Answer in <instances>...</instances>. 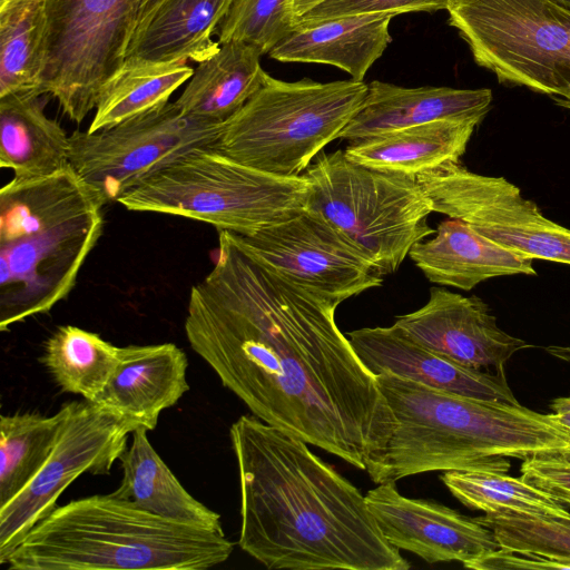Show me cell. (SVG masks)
Instances as JSON below:
<instances>
[{"label": "cell", "mask_w": 570, "mask_h": 570, "mask_svg": "<svg viewBox=\"0 0 570 570\" xmlns=\"http://www.w3.org/2000/svg\"><path fill=\"white\" fill-rule=\"evenodd\" d=\"M337 304L289 282L219 232L189 293V345L253 415L365 470L395 429L377 377L335 320Z\"/></svg>", "instance_id": "cell-1"}, {"label": "cell", "mask_w": 570, "mask_h": 570, "mask_svg": "<svg viewBox=\"0 0 570 570\" xmlns=\"http://www.w3.org/2000/svg\"><path fill=\"white\" fill-rule=\"evenodd\" d=\"M240 487L239 547L267 569L407 570L365 495L308 443L253 414L230 426Z\"/></svg>", "instance_id": "cell-2"}, {"label": "cell", "mask_w": 570, "mask_h": 570, "mask_svg": "<svg viewBox=\"0 0 570 570\" xmlns=\"http://www.w3.org/2000/svg\"><path fill=\"white\" fill-rule=\"evenodd\" d=\"M376 377L396 422L366 463L376 484L433 471L507 472L510 458L523 461L570 446V429L552 413L443 392L392 373Z\"/></svg>", "instance_id": "cell-3"}, {"label": "cell", "mask_w": 570, "mask_h": 570, "mask_svg": "<svg viewBox=\"0 0 570 570\" xmlns=\"http://www.w3.org/2000/svg\"><path fill=\"white\" fill-rule=\"evenodd\" d=\"M234 549L225 533L168 520L112 493L57 507L3 564L12 570H204Z\"/></svg>", "instance_id": "cell-4"}, {"label": "cell", "mask_w": 570, "mask_h": 570, "mask_svg": "<svg viewBox=\"0 0 570 570\" xmlns=\"http://www.w3.org/2000/svg\"><path fill=\"white\" fill-rule=\"evenodd\" d=\"M311 194L304 175H274L208 148L146 178L117 203L131 212L180 216L248 236L301 214Z\"/></svg>", "instance_id": "cell-5"}, {"label": "cell", "mask_w": 570, "mask_h": 570, "mask_svg": "<svg viewBox=\"0 0 570 570\" xmlns=\"http://www.w3.org/2000/svg\"><path fill=\"white\" fill-rule=\"evenodd\" d=\"M364 81H284L263 86L224 124L216 149L249 167L296 177L361 109Z\"/></svg>", "instance_id": "cell-6"}, {"label": "cell", "mask_w": 570, "mask_h": 570, "mask_svg": "<svg viewBox=\"0 0 570 570\" xmlns=\"http://www.w3.org/2000/svg\"><path fill=\"white\" fill-rule=\"evenodd\" d=\"M307 208L360 248L383 275L397 272L411 248L435 229L433 206L417 177L370 168L344 150L321 151L303 174Z\"/></svg>", "instance_id": "cell-7"}, {"label": "cell", "mask_w": 570, "mask_h": 570, "mask_svg": "<svg viewBox=\"0 0 570 570\" xmlns=\"http://www.w3.org/2000/svg\"><path fill=\"white\" fill-rule=\"evenodd\" d=\"M474 61L509 86L570 95V11L553 0H450Z\"/></svg>", "instance_id": "cell-8"}, {"label": "cell", "mask_w": 570, "mask_h": 570, "mask_svg": "<svg viewBox=\"0 0 570 570\" xmlns=\"http://www.w3.org/2000/svg\"><path fill=\"white\" fill-rule=\"evenodd\" d=\"M141 0H46L40 92L81 122L121 70Z\"/></svg>", "instance_id": "cell-9"}, {"label": "cell", "mask_w": 570, "mask_h": 570, "mask_svg": "<svg viewBox=\"0 0 570 570\" xmlns=\"http://www.w3.org/2000/svg\"><path fill=\"white\" fill-rule=\"evenodd\" d=\"M223 127L167 102L95 132L73 131L69 165L105 206L186 155L215 148Z\"/></svg>", "instance_id": "cell-10"}, {"label": "cell", "mask_w": 570, "mask_h": 570, "mask_svg": "<svg viewBox=\"0 0 570 570\" xmlns=\"http://www.w3.org/2000/svg\"><path fill=\"white\" fill-rule=\"evenodd\" d=\"M56 444L30 483L0 508V563L58 505L65 489L83 473L109 474L127 449L135 421L90 401L63 404Z\"/></svg>", "instance_id": "cell-11"}, {"label": "cell", "mask_w": 570, "mask_h": 570, "mask_svg": "<svg viewBox=\"0 0 570 570\" xmlns=\"http://www.w3.org/2000/svg\"><path fill=\"white\" fill-rule=\"evenodd\" d=\"M417 180L433 212L463 220L492 242L532 259L570 265V229L543 216L505 178L470 171L459 161Z\"/></svg>", "instance_id": "cell-12"}, {"label": "cell", "mask_w": 570, "mask_h": 570, "mask_svg": "<svg viewBox=\"0 0 570 570\" xmlns=\"http://www.w3.org/2000/svg\"><path fill=\"white\" fill-rule=\"evenodd\" d=\"M230 234L259 264L337 305L384 281L360 248L308 208L253 235Z\"/></svg>", "instance_id": "cell-13"}, {"label": "cell", "mask_w": 570, "mask_h": 570, "mask_svg": "<svg viewBox=\"0 0 570 570\" xmlns=\"http://www.w3.org/2000/svg\"><path fill=\"white\" fill-rule=\"evenodd\" d=\"M102 207L55 227L0 243V330L48 313L72 291L99 240Z\"/></svg>", "instance_id": "cell-14"}, {"label": "cell", "mask_w": 570, "mask_h": 570, "mask_svg": "<svg viewBox=\"0 0 570 570\" xmlns=\"http://www.w3.org/2000/svg\"><path fill=\"white\" fill-rule=\"evenodd\" d=\"M365 500L383 538L428 563L459 561L465 567L500 548L476 518L435 501L407 498L396 482L380 483Z\"/></svg>", "instance_id": "cell-15"}, {"label": "cell", "mask_w": 570, "mask_h": 570, "mask_svg": "<svg viewBox=\"0 0 570 570\" xmlns=\"http://www.w3.org/2000/svg\"><path fill=\"white\" fill-rule=\"evenodd\" d=\"M394 324L415 342L470 367L504 373L511 356L528 345L501 330L487 303L431 287L419 309L397 316Z\"/></svg>", "instance_id": "cell-16"}, {"label": "cell", "mask_w": 570, "mask_h": 570, "mask_svg": "<svg viewBox=\"0 0 570 570\" xmlns=\"http://www.w3.org/2000/svg\"><path fill=\"white\" fill-rule=\"evenodd\" d=\"M346 336L375 376L392 373L448 393L519 403L504 373L464 365L415 342L395 324L363 327Z\"/></svg>", "instance_id": "cell-17"}, {"label": "cell", "mask_w": 570, "mask_h": 570, "mask_svg": "<svg viewBox=\"0 0 570 570\" xmlns=\"http://www.w3.org/2000/svg\"><path fill=\"white\" fill-rule=\"evenodd\" d=\"M188 360L174 343L119 347L109 382L92 401L151 431L160 413L189 390Z\"/></svg>", "instance_id": "cell-18"}, {"label": "cell", "mask_w": 570, "mask_h": 570, "mask_svg": "<svg viewBox=\"0 0 570 570\" xmlns=\"http://www.w3.org/2000/svg\"><path fill=\"white\" fill-rule=\"evenodd\" d=\"M366 98L337 139L357 140L443 119L483 120L492 102L490 89L406 88L374 80Z\"/></svg>", "instance_id": "cell-19"}, {"label": "cell", "mask_w": 570, "mask_h": 570, "mask_svg": "<svg viewBox=\"0 0 570 570\" xmlns=\"http://www.w3.org/2000/svg\"><path fill=\"white\" fill-rule=\"evenodd\" d=\"M433 235L409 253L431 283L470 291L493 277L537 274L531 257L492 242L463 220L449 217Z\"/></svg>", "instance_id": "cell-20"}, {"label": "cell", "mask_w": 570, "mask_h": 570, "mask_svg": "<svg viewBox=\"0 0 570 570\" xmlns=\"http://www.w3.org/2000/svg\"><path fill=\"white\" fill-rule=\"evenodd\" d=\"M394 13L342 16L297 26L269 51L282 62L332 65L363 81L391 42Z\"/></svg>", "instance_id": "cell-21"}, {"label": "cell", "mask_w": 570, "mask_h": 570, "mask_svg": "<svg viewBox=\"0 0 570 570\" xmlns=\"http://www.w3.org/2000/svg\"><path fill=\"white\" fill-rule=\"evenodd\" d=\"M235 0H164L138 26L126 51L124 66L202 62L219 42L212 39ZM122 66V67H124Z\"/></svg>", "instance_id": "cell-22"}, {"label": "cell", "mask_w": 570, "mask_h": 570, "mask_svg": "<svg viewBox=\"0 0 570 570\" xmlns=\"http://www.w3.org/2000/svg\"><path fill=\"white\" fill-rule=\"evenodd\" d=\"M480 119H443L350 141L344 153L360 165L420 177L459 163Z\"/></svg>", "instance_id": "cell-23"}, {"label": "cell", "mask_w": 570, "mask_h": 570, "mask_svg": "<svg viewBox=\"0 0 570 570\" xmlns=\"http://www.w3.org/2000/svg\"><path fill=\"white\" fill-rule=\"evenodd\" d=\"M42 96L28 91L0 97V166L18 179L51 175L69 165L70 138L46 115Z\"/></svg>", "instance_id": "cell-24"}, {"label": "cell", "mask_w": 570, "mask_h": 570, "mask_svg": "<svg viewBox=\"0 0 570 570\" xmlns=\"http://www.w3.org/2000/svg\"><path fill=\"white\" fill-rule=\"evenodd\" d=\"M96 207L104 205L70 165L47 176L13 177L0 189V243L49 229Z\"/></svg>", "instance_id": "cell-25"}, {"label": "cell", "mask_w": 570, "mask_h": 570, "mask_svg": "<svg viewBox=\"0 0 570 570\" xmlns=\"http://www.w3.org/2000/svg\"><path fill=\"white\" fill-rule=\"evenodd\" d=\"M139 425L119 461L122 479L114 495L161 518L224 533L220 514L195 499L173 474Z\"/></svg>", "instance_id": "cell-26"}, {"label": "cell", "mask_w": 570, "mask_h": 570, "mask_svg": "<svg viewBox=\"0 0 570 570\" xmlns=\"http://www.w3.org/2000/svg\"><path fill=\"white\" fill-rule=\"evenodd\" d=\"M261 56L242 41L222 43L199 62L176 104L191 117L225 124L263 86L267 73L261 67Z\"/></svg>", "instance_id": "cell-27"}, {"label": "cell", "mask_w": 570, "mask_h": 570, "mask_svg": "<svg viewBox=\"0 0 570 570\" xmlns=\"http://www.w3.org/2000/svg\"><path fill=\"white\" fill-rule=\"evenodd\" d=\"M46 27V0H0V97L41 94Z\"/></svg>", "instance_id": "cell-28"}, {"label": "cell", "mask_w": 570, "mask_h": 570, "mask_svg": "<svg viewBox=\"0 0 570 570\" xmlns=\"http://www.w3.org/2000/svg\"><path fill=\"white\" fill-rule=\"evenodd\" d=\"M42 363L61 391L95 401L119 362V347L99 334L65 325L46 341Z\"/></svg>", "instance_id": "cell-29"}, {"label": "cell", "mask_w": 570, "mask_h": 570, "mask_svg": "<svg viewBox=\"0 0 570 570\" xmlns=\"http://www.w3.org/2000/svg\"><path fill=\"white\" fill-rule=\"evenodd\" d=\"M187 61L124 66L105 86L88 131L111 127L166 105L194 73Z\"/></svg>", "instance_id": "cell-30"}, {"label": "cell", "mask_w": 570, "mask_h": 570, "mask_svg": "<svg viewBox=\"0 0 570 570\" xmlns=\"http://www.w3.org/2000/svg\"><path fill=\"white\" fill-rule=\"evenodd\" d=\"M65 417L14 413L0 417V508L19 494L49 458Z\"/></svg>", "instance_id": "cell-31"}, {"label": "cell", "mask_w": 570, "mask_h": 570, "mask_svg": "<svg viewBox=\"0 0 570 570\" xmlns=\"http://www.w3.org/2000/svg\"><path fill=\"white\" fill-rule=\"evenodd\" d=\"M441 480L452 495L471 510L570 515L563 504L521 476L487 470H453L444 471Z\"/></svg>", "instance_id": "cell-32"}, {"label": "cell", "mask_w": 570, "mask_h": 570, "mask_svg": "<svg viewBox=\"0 0 570 570\" xmlns=\"http://www.w3.org/2000/svg\"><path fill=\"white\" fill-rule=\"evenodd\" d=\"M476 520L492 531L500 548L542 557L570 569V515L499 511Z\"/></svg>", "instance_id": "cell-33"}, {"label": "cell", "mask_w": 570, "mask_h": 570, "mask_svg": "<svg viewBox=\"0 0 570 570\" xmlns=\"http://www.w3.org/2000/svg\"><path fill=\"white\" fill-rule=\"evenodd\" d=\"M295 28L294 0H235L216 33L219 45L242 41L265 55Z\"/></svg>", "instance_id": "cell-34"}, {"label": "cell", "mask_w": 570, "mask_h": 570, "mask_svg": "<svg viewBox=\"0 0 570 570\" xmlns=\"http://www.w3.org/2000/svg\"><path fill=\"white\" fill-rule=\"evenodd\" d=\"M450 0H324L296 20V27L363 13H403L446 10Z\"/></svg>", "instance_id": "cell-35"}, {"label": "cell", "mask_w": 570, "mask_h": 570, "mask_svg": "<svg viewBox=\"0 0 570 570\" xmlns=\"http://www.w3.org/2000/svg\"><path fill=\"white\" fill-rule=\"evenodd\" d=\"M521 478L547 492L561 504L570 505V462L556 454L523 460Z\"/></svg>", "instance_id": "cell-36"}, {"label": "cell", "mask_w": 570, "mask_h": 570, "mask_svg": "<svg viewBox=\"0 0 570 570\" xmlns=\"http://www.w3.org/2000/svg\"><path fill=\"white\" fill-rule=\"evenodd\" d=\"M465 568L489 569H567L566 566L537 556H525L499 548L468 563Z\"/></svg>", "instance_id": "cell-37"}, {"label": "cell", "mask_w": 570, "mask_h": 570, "mask_svg": "<svg viewBox=\"0 0 570 570\" xmlns=\"http://www.w3.org/2000/svg\"><path fill=\"white\" fill-rule=\"evenodd\" d=\"M163 1L164 0H141L136 28L140 26Z\"/></svg>", "instance_id": "cell-38"}, {"label": "cell", "mask_w": 570, "mask_h": 570, "mask_svg": "<svg viewBox=\"0 0 570 570\" xmlns=\"http://www.w3.org/2000/svg\"><path fill=\"white\" fill-rule=\"evenodd\" d=\"M323 1L324 0H294V12L296 16V20L305 12L311 10L313 7Z\"/></svg>", "instance_id": "cell-39"}, {"label": "cell", "mask_w": 570, "mask_h": 570, "mask_svg": "<svg viewBox=\"0 0 570 570\" xmlns=\"http://www.w3.org/2000/svg\"><path fill=\"white\" fill-rule=\"evenodd\" d=\"M550 407L553 413L570 412V395L552 400Z\"/></svg>", "instance_id": "cell-40"}, {"label": "cell", "mask_w": 570, "mask_h": 570, "mask_svg": "<svg viewBox=\"0 0 570 570\" xmlns=\"http://www.w3.org/2000/svg\"><path fill=\"white\" fill-rule=\"evenodd\" d=\"M552 416L562 425L570 429V412L552 413Z\"/></svg>", "instance_id": "cell-41"}, {"label": "cell", "mask_w": 570, "mask_h": 570, "mask_svg": "<svg viewBox=\"0 0 570 570\" xmlns=\"http://www.w3.org/2000/svg\"><path fill=\"white\" fill-rule=\"evenodd\" d=\"M553 100L558 106L570 109V95L567 97H553Z\"/></svg>", "instance_id": "cell-42"}, {"label": "cell", "mask_w": 570, "mask_h": 570, "mask_svg": "<svg viewBox=\"0 0 570 570\" xmlns=\"http://www.w3.org/2000/svg\"><path fill=\"white\" fill-rule=\"evenodd\" d=\"M556 3L570 11V0H553Z\"/></svg>", "instance_id": "cell-43"}, {"label": "cell", "mask_w": 570, "mask_h": 570, "mask_svg": "<svg viewBox=\"0 0 570 570\" xmlns=\"http://www.w3.org/2000/svg\"><path fill=\"white\" fill-rule=\"evenodd\" d=\"M561 458L570 462V446L560 453H558Z\"/></svg>", "instance_id": "cell-44"}]
</instances>
